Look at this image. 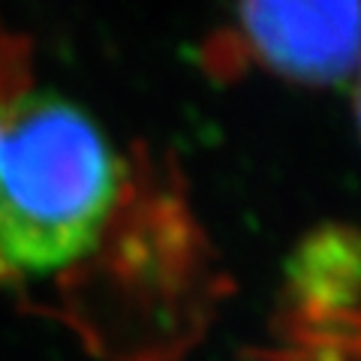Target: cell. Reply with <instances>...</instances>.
Listing matches in <instances>:
<instances>
[{
  "label": "cell",
  "instance_id": "cell-1",
  "mask_svg": "<svg viewBox=\"0 0 361 361\" xmlns=\"http://www.w3.org/2000/svg\"><path fill=\"white\" fill-rule=\"evenodd\" d=\"M123 166L85 109L54 90L0 103V262L51 274L97 247Z\"/></svg>",
  "mask_w": 361,
  "mask_h": 361
},
{
  "label": "cell",
  "instance_id": "cell-2",
  "mask_svg": "<svg viewBox=\"0 0 361 361\" xmlns=\"http://www.w3.org/2000/svg\"><path fill=\"white\" fill-rule=\"evenodd\" d=\"M244 30L271 70L337 85L358 63V0H241Z\"/></svg>",
  "mask_w": 361,
  "mask_h": 361
}]
</instances>
